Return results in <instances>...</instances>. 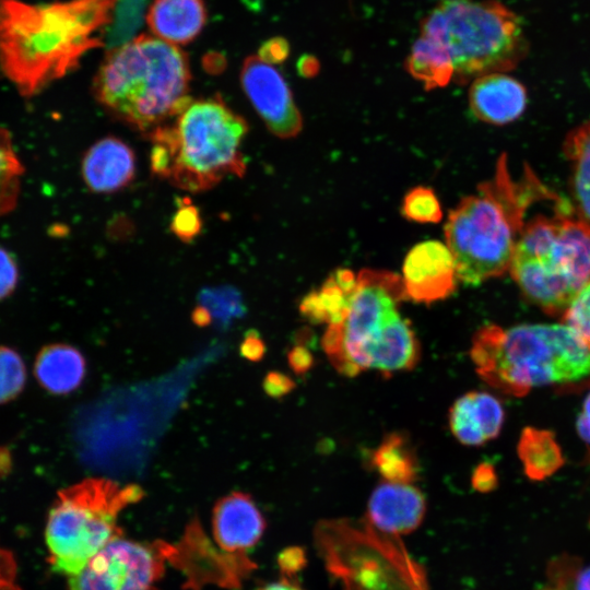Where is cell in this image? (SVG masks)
<instances>
[{
	"label": "cell",
	"mask_w": 590,
	"mask_h": 590,
	"mask_svg": "<svg viewBox=\"0 0 590 590\" xmlns=\"http://www.w3.org/2000/svg\"><path fill=\"white\" fill-rule=\"evenodd\" d=\"M205 17L202 0H154L146 14L154 36L176 46L191 42Z\"/></svg>",
	"instance_id": "19"
},
{
	"label": "cell",
	"mask_w": 590,
	"mask_h": 590,
	"mask_svg": "<svg viewBox=\"0 0 590 590\" xmlns=\"http://www.w3.org/2000/svg\"><path fill=\"white\" fill-rule=\"evenodd\" d=\"M406 68L426 90L447 85L455 74L446 49L436 40L423 35L414 43L406 60Z\"/></svg>",
	"instance_id": "24"
},
{
	"label": "cell",
	"mask_w": 590,
	"mask_h": 590,
	"mask_svg": "<svg viewBox=\"0 0 590 590\" xmlns=\"http://www.w3.org/2000/svg\"><path fill=\"white\" fill-rule=\"evenodd\" d=\"M542 590H544V589H542Z\"/></svg>",
	"instance_id": "43"
},
{
	"label": "cell",
	"mask_w": 590,
	"mask_h": 590,
	"mask_svg": "<svg viewBox=\"0 0 590 590\" xmlns=\"http://www.w3.org/2000/svg\"><path fill=\"white\" fill-rule=\"evenodd\" d=\"M425 507V498L417 487L385 481L370 495L367 522L379 532L397 536L418 527Z\"/></svg>",
	"instance_id": "14"
},
{
	"label": "cell",
	"mask_w": 590,
	"mask_h": 590,
	"mask_svg": "<svg viewBox=\"0 0 590 590\" xmlns=\"http://www.w3.org/2000/svg\"><path fill=\"white\" fill-rule=\"evenodd\" d=\"M284 557L288 558V560L284 559L282 562V565L284 569L295 570L296 568L300 567L302 564V554L298 552L297 554H294V551H291V554H286Z\"/></svg>",
	"instance_id": "41"
},
{
	"label": "cell",
	"mask_w": 590,
	"mask_h": 590,
	"mask_svg": "<svg viewBox=\"0 0 590 590\" xmlns=\"http://www.w3.org/2000/svg\"><path fill=\"white\" fill-rule=\"evenodd\" d=\"M162 566L153 546L119 536L68 577L69 590H154Z\"/></svg>",
	"instance_id": "11"
},
{
	"label": "cell",
	"mask_w": 590,
	"mask_h": 590,
	"mask_svg": "<svg viewBox=\"0 0 590 590\" xmlns=\"http://www.w3.org/2000/svg\"><path fill=\"white\" fill-rule=\"evenodd\" d=\"M523 295L550 315L564 314L590 281V226L566 201L526 223L509 266Z\"/></svg>",
	"instance_id": "6"
},
{
	"label": "cell",
	"mask_w": 590,
	"mask_h": 590,
	"mask_svg": "<svg viewBox=\"0 0 590 590\" xmlns=\"http://www.w3.org/2000/svg\"><path fill=\"white\" fill-rule=\"evenodd\" d=\"M357 274L350 269L334 270L315 291L305 295L299 304L302 316L311 323L335 324L347 309L355 291Z\"/></svg>",
	"instance_id": "21"
},
{
	"label": "cell",
	"mask_w": 590,
	"mask_h": 590,
	"mask_svg": "<svg viewBox=\"0 0 590 590\" xmlns=\"http://www.w3.org/2000/svg\"><path fill=\"white\" fill-rule=\"evenodd\" d=\"M547 590H590V564L570 556L557 557L548 565Z\"/></svg>",
	"instance_id": "27"
},
{
	"label": "cell",
	"mask_w": 590,
	"mask_h": 590,
	"mask_svg": "<svg viewBox=\"0 0 590 590\" xmlns=\"http://www.w3.org/2000/svg\"><path fill=\"white\" fill-rule=\"evenodd\" d=\"M264 519L249 495L236 492L221 498L213 511V533L229 555H244L261 538Z\"/></svg>",
	"instance_id": "15"
},
{
	"label": "cell",
	"mask_w": 590,
	"mask_h": 590,
	"mask_svg": "<svg viewBox=\"0 0 590 590\" xmlns=\"http://www.w3.org/2000/svg\"><path fill=\"white\" fill-rule=\"evenodd\" d=\"M504 423L502 403L492 394L470 391L449 410V427L463 445L480 446L497 437Z\"/></svg>",
	"instance_id": "18"
},
{
	"label": "cell",
	"mask_w": 590,
	"mask_h": 590,
	"mask_svg": "<svg viewBox=\"0 0 590 590\" xmlns=\"http://www.w3.org/2000/svg\"><path fill=\"white\" fill-rule=\"evenodd\" d=\"M371 465L387 482L412 484L418 473L415 450L404 433L387 434L371 453Z\"/></svg>",
	"instance_id": "23"
},
{
	"label": "cell",
	"mask_w": 590,
	"mask_h": 590,
	"mask_svg": "<svg viewBox=\"0 0 590 590\" xmlns=\"http://www.w3.org/2000/svg\"><path fill=\"white\" fill-rule=\"evenodd\" d=\"M201 216L190 200L184 199L170 221V231L182 241H191L200 233Z\"/></svg>",
	"instance_id": "31"
},
{
	"label": "cell",
	"mask_w": 590,
	"mask_h": 590,
	"mask_svg": "<svg viewBox=\"0 0 590 590\" xmlns=\"http://www.w3.org/2000/svg\"><path fill=\"white\" fill-rule=\"evenodd\" d=\"M191 319L193 323L198 327H208L212 321L211 312L205 306H198L193 309L191 314Z\"/></svg>",
	"instance_id": "40"
},
{
	"label": "cell",
	"mask_w": 590,
	"mask_h": 590,
	"mask_svg": "<svg viewBox=\"0 0 590 590\" xmlns=\"http://www.w3.org/2000/svg\"><path fill=\"white\" fill-rule=\"evenodd\" d=\"M563 319L564 324L590 347V281L573 298Z\"/></svg>",
	"instance_id": "30"
},
{
	"label": "cell",
	"mask_w": 590,
	"mask_h": 590,
	"mask_svg": "<svg viewBox=\"0 0 590 590\" xmlns=\"http://www.w3.org/2000/svg\"><path fill=\"white\" fill-rule=\"evenodd\" d=\"M577 430L583 441L590 445V392L586 397L577 420Z\"/></svg>",
	"instance_id": "39"
},
{
	"label": "cell",
	"mask_w": 590,
	"mask_h": 590,
	"mask_svg": "<svg viewBox=\"0 0 590 590\" xmlns=\"http://www.w3.org/2000/svg\"><path fill=\"white\" fill-rule=\"evenodd\" d=\"M401 278L408 299L424 305L448 298L458 281L453 257L438 240L413 246L404 258Z\"/></svg>",
	"instance_id": "13"
},
{
	"label": "cell",
	"mask_w": 590,
	"mask_h": 590,
	"mask_svg": "<svg viewBox=\"0 0 590 590\" xmlns=\"http://www.w3.org/2000/svg\"><path fill=\"white\" fill-rule=\"evenodd\" d=\"M368 522L322 523L318 544L346 590H427L423 571L394 540Z\"/></svg>",
	"instance_id": "10"
},
{
	"label": "cell",
	"mask_w": 590,
	"mask_h": 590,
	"mask_svg": "<svg viewBox=\"0 0 590 590\" xmlns=\"http://www.w3.org/2000/svg\"><path fill=\"white\" fill-rule=\"evenodd\" d=\"M519 456L527 475L533 480L552 475L564 462L552 434L534 428L523 430L519 442Z\"/></svg>",
	"instance_id": "25"
},
{
	"label": "cell",
	"mask_w": 590,
	"mask_h": 590,
	"mask_svg": "<svg viewBox=\"0 0 590 590\" xmlns=\"http://www.w3.org/2000/svg\"><path fill=\"white\" fill-rule=\"evenodd\" d=\"M247 133L246 120L219 96L190 101L172 122L146 134L151 170L182 190H209L228 176L245 174Z\"/></svg>",
	"instance_id": "4"
},
{
	"label": "cell",
	"mask_w": 590,
	"mask_h": 590,
	"mask_svg": "<svg viewBox=\"0 0 590 590\" xmlns=\"http://www.w3.org/2000/svg\"><path fill=\"white\" fill-rule=\"evenodd\" d=\"M23 174L24 167L14 150L11 134L0 127V216L15 208Z\"/></svg>",
	"instance_id": "26"
},
{
	"label": "cell",
	"mask_w": 590,
	"mask_h": 590,
	"mask_svg": "<svg viewBox=\"0 0 590 590\" xmlns=\"http://www.w3.org/2000/svg\"><path fill=\"white\" fill-rule=\"evenodd\" d=\"M240 355L247 361L257 363L266 354V344L255 330L246 333L239 346Z\"/></svg>",
	"instance_id": "35"
},
{
	"label": "cell",
	"mask_w": 590,
	"mask_h": 590,
	"mask_svg": "<svg viewBox=\"0 0 590 590\" xmlns=\"http://www.w3.org/2000/svg\"><path fill=\"white\" fill-rule=\"evenodd\" d=\"M402 215L416 223H439L442 219L440 202L433 189L417 186L406 192L401 205Z\"/></svg>",
	"instance_id": "28"
},
{
	"label": "cell",
	"mask_w": 590,
	"mask_h": 590,
	"mask_svg": "<svg viewBox=\"0 0 590 590\" xmlns=\"http://www.w3.org/2000/svg\"><path fill=\"white\" fill-rule=\"evenodd\" d=\"M19 280L17 264L13 256L0 247V299L8 297L16 287Z\"/></svg>",
	"instance_id": "32"
},
{
	"label": "cell",
	"mask_w": 590,
	"mask_h": 590,
	"mask_svg": "<svg viewBox=\"0 0 590 590\" xmlns=\"http://www.w3.org/2000/svg\"><path fill=\"white\" fill-rule=\"evenodd\" d=\"M288 55V46L282 38L266 42L258 51V57L270 64L282 62Z\"/></svg>",
	"instance_id": "36"
},
{
	"label": "cell",
	"mask_w": 590,
	"mask_h": 590,
	"mask_svg": "<svg viewBox=\"0 0 590 590\" xmlns=\"http://www.w3.org/2000/svg\"><path fill=\"white\" fill-rule=\"evenodd\" d=\"M470 356L487 385L515 397L590 375V347L564 323L487 324L473 337Z\"/></svg>",
	"instance_id": "5"
},
{
	"label": "cell",
	"mask_w": 590,
	"mask_h": 590,
	"mask_svg": "<svg viewBox=\"0 0 590 590\" xmlns=\"http://www.w3.org/2000/svg\"><path fill=\"white\" fill-rule=\"evenodd\" d=\"M542 200L559 198L528 166L514 179L507 156L502 154L493 178L479 185L475 194L463 198L448 214L446 245L458 281L477 285L509 270L529 208Z\"/></svg>",
	"instance_id": "2"
},
{
	"label": "cell",
	"mask_w": 590,
	"mask_h": 590,
	"mask_svg": "<svg viewBox=\"0 0 590 590\" xmlns=\"http://www.w3.org/2000/svg\"><path fill=\"white\" fill-rule=\"evenodd\" d=\"M260 590H302V589L297 587L296 585L292 583L291 581L283 579L276 582H272Z\"/></svg>",
	"instance_id": "42"
},
{
	"label": "cell",
	"mask_w": 590,
	"mask_h": 590,
	"mask_svg": "<svg viewBox=\"0 0 590 590\" xmlns=\"http://www.w3.org/2000/svg\"><path fill=\"white\" fill-rule=\"evenodd\" d=\"M262 388L270 398L280 399L295 388V382L283 373L270 371L263 379Z\"/></svg>",
	"instance_id": "33"
},
{
	"label": "cell",
	"mask_w": 590,
	"mask_h": 590,
	"mask_svg": "<svg viewBox=\"0 0 590 590\" xmlns=\"http://www.w3.org/2000/svg\"><path fill=\"white\" fill-rule=\"evenodd\" d=\"M526 87L515 78L496 72L479 76L469 90L474 116L489 125L504 126L518 119L527 106Z\"/></svg>",
	"instance_id": "16"
},
{
	"label": "cell",
	"mask_w": 590,
	"mask_h": 590,
	"mask_svg": "<svg viewBox=\"0 0 590 590\" xmlns=\"http://www.w3.org/2000/svg\"><path fill=\"white\" fill-rule=\"evenodd\" d=\"M564 155L569 165L573 212L590 226V120L566 135Z\"/></svg>",
	"instance_id": "22"
},
{
	"label": "cell",
	"mask_w": 590,
	"mask_h": 590,
	"mask_svg": "<svg viewBox=\"0 0 590 590\" xmlns=\"http://www.w3.org/2000/svg\"><path fill=\"white\" fill-rule=\"evenodd\" d=\"M472 484L480 492H488L496 485L494 468L488 463H482L473 472Z\"/></svg>",
	"instance_id": "38"
},
{
	"label": "cell",
	"mask_w": 590,
	"mask_h": 590,
	"mask_svg": "<svg viewBox=\"0 0 590 590\" xmlns=\"http://www.w3.org/2000/svg\"><path fill=\"white\" fill-rule=\"evenodd\" d=\"M135 485L85 479L61 489L47 519L45 539L51 567L68 577L78 574L110 541L120 536V512L143 497Z\"/></svg>",
	"instance_id": "8"
},
{
	"label": "cell",
	"mask_w": 590,
	"mask_h": 590,
	"mask_svg": "<svg viewBox=\"0 0 590 590\" xmlns=\"http://www.w3.org/2000/svg\"><path fill=\"white\" fill-rule=\"evenodd\" d=\"M135 175V157L131 148L115 137L94 143L84 154L82 176L94 192L109 193L127 187Z\"/></svg>",
	"instance_id": "17"
},
{
	"label": "cell",
	"mask_w": 590,
	"mask_h": 590,
	"mask_svg": "<svg viewBox=\"0 0 590 590\" xmlns=\"http://www.w3.org/2000/svg\"><path fill=\"white\" fill-rule=\"evenodd\" d=\"M287 362L295 374L303 375L312 367L314 356L305 345L298 344L288 351Z\"/></svg>",
	"instance_id": "37"
},
{
	"label": "cell",
	"mask_w": 590,
	"mask_h": 590,
	"mask_svg": "<svg viewBox=\"0 0 590 590\" xmlns=\"http://www.w3.org/2000/svg\"><path fill=\"white\" fill-rule=\"evenodd\" d=\"M86 373L82 353L64 343L50 344L40 350L34 374L39 385L52 394H68L78 389Z\"/></svg>",
	"instance_id": "20"
},
{
	"label": "cell",
	"mask_w": 590,
	"mask_h": 590,
	"mask_svg": "<svg viewBox=\"0 0 590 590\" xmlns=\"http://www.w3.org/2000/svg\"><path fill=\"white\" fill-rule=\"evenodd\" d=\"M26 381L25 364L17 352L0 345V404L16 398Z\"/></svg>",
	"instance_id": "29"
},
{
	"label": "cell",
	"mask_w": 590,
	"mask_h": 590,
	"mask_svg": "<svg viewBox=\"0 0 590 590\" xmlns=\"http://www.w3.org/2000/svg\"><path fill=\"white\" fill-rule=\"evenodd\" d=\"M406 299L401 275L367 268L357 273L343 319L328 326L321 340L337 371L355 377L371 369L380 346L403 318L400 306Z\"/></svg>",
	"instance_id": "9"
},
{
	"label": "cell",
	"mask_w": 590,
	"mask_h": 590,
	"mask_svg": "<svg viewBox=\"0 0 590 590\" xmlns=\"http://www.w3.org/2000/svg\"><path fill=\"white\" fill-rule=\"evenodd\" d=\"M0 590H20L13 555L0 546Z\"/></svg>",
	"instance_id": "34"
},
{
	"label": "cell",
	"mask_w": 590,
	"mask_h": 590,
	"mask_svg": "<svg viewBox=\"0 0 590 590\" xmlns=\"http://www.w3.org/2000/svg\"><path fill=\"white\" fill-rule=\"evenodd\" d=\"M190 79L182 50L141 35L107 54L93 80V94L114 118L148 134L191 101Z\"/></svg>",
	"instance_id": "3"
},
{
	"label": "cell",
	"mask_w": 590,
	"mask_h": 590,
	"mask_svg": "<svg viewBox=\"0 0 590 590\" xmlns=\"http://www.w3.org/2000/svg\"><path fill=\"white\" fill-rule=\"evenodd\" d=\"M241 87L251 105L276 137H296L303 128L302 115L285 79L258 56L248 57L240 71Z\"/></svg>",
	"instance_id": "12"
},
{
	"label": "cell",
	"mask_w": 590,
	"mask_h": 590,
	"mask_svg": "<svg viewBox=\"0 0 590 590\" xmlns=\"http://www.w3.org/2000/svg\"><path fill=\"white\" fill-rule=\"evenodd\" d=\"M114 0L32 4L0 0V68L24 97L39 93L97 46Z\"/></svg>",
	"instance_id": "1"
},
{
	"label": "cell",
	"mask_w": 590,
	"mask_h": 590,
	"mask_svg": "<svg viewBox=\"0 0 590 590\" xmlns=\"http://www.w3.org/2000/svg\"><path fill=\"white\" fill-rule=\"evenodd\" d=\"M421 35L446 49L461 84L510 71L528 51L519 16L494 0H442L424 20Z\"/></svg>",
	"instance_id": "7"
}]
</instances>
